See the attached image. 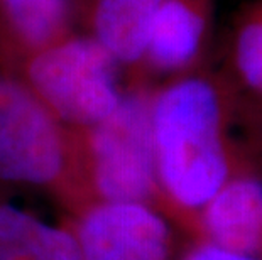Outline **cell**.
<instances>
[{"instance_id":"3","label":"cell","mask_w":262,"mask_h":260,"mask_svg":"<svg viewBox=\"0 0 262 260\" xmlns=\"http://www.w3.org/2000/svg\"><path fill=\"white\" fill-rule=\"evenodd\" d=\"M12 66L15 80L71 129L100 124L124 95L117 83L119 63L93 37L70 34Z\"/></svg>"},{"instance_id":"1","label":"cell","mask_w":262,"mask_h":260,"mask_svg":"<svg viewBox=\"0 0 262 260\" xmlns=\"http://www.w3.org/2000/svg\"><path fill=\"white\" fill-rule=\"evenodd\" d=\"M228 83L186 75L150 91L149 122L163 213L194 240L202 208L225 182L255 168L232 134L242 110Z\"/></svg>"},{"instance_id":"4","label":"cell","mask_w":262,"mask_h":260,"mask_svg":"<svg viewBox=\"0 0 262 260\" xmlns=\"http://www.w3.org/2000/svg\"><path fill=\"white\" fill-rule=\"evenodd\" d=\"M150 91L136 83L110 117L76 129L95 201L146 203L163 213L150 139Z\"/></svg>"},{"instance_id":"12","label":"cell","mask_w":262,"mask_h":260,"mask_svg":"<svg viewBox=\"0 0 262 260\" xmlns=\"http://www.w3.org/2000/svg\"><path fill=\"white\" fill-rule=\"evenodd\" d=\"M180 260H257V258L227 250V248H222L205 240H191V245L186 248Z\"/></svg>"},{"instance_id":"11","label":"cell","mask_w":262,"mask_h":260,"mask_svg":"<svg viewBox=\"0 0 262 260\" xmlns=\"http://www.w3.org/2000/svg\"><path fill=\"white\" fill-rule=\"evenodd\" d=\"M235 81L252 103H262V0H255L237 20L232 41Z\"/></svg>"},{"instance_id":"2","label":"cell","mask_w":262,"mask_h":260,"mask_svg":"<svg viewBox=\"0 0 262 260\" xmlns=\"http://www.w3.org/2000/svg\"><path fill=\"white\" fill-rule=\"evenodd\" d=\"M0 179L48 193L66 215L95 201L78 130L14 76H0Z\"/></svg>"},{"instance_id":"6","label":"cell","mask_w":262,"mask_h":260,"mask_svg":"<svg viewBox=\"0 0 262 260\" xmlns=\"http://www.w3.org/2000/svg\"><path fill=\"white\" fill-rule=\"evenodd\" d=\"M227 250L262 260V168L232 176L196 218V237Z\"/></svg>"},{"instance_id":"9","label":"cell","mask_w":262,"mask_h":260,"mask_svg":"<svg viewBox=\"0 0 262 260\" xmlns=\"http://www.w3.org/2000/svg\"><path fill=\"white\" fill-rule=\"evenodd\" d=\"M0 260H81L68 225H51L0 196Z\"/></svg>"},{"instance_id":"5","label":"cell","mask_w":262,"mask_h":260,"mask_svg":"<svg viewBox=\"0 0 262 260\" xmlns=\"http://www.w3.org/2000/svg\"><path fill=\"white\" fill-rule=\"evenodd\" d=\"M64 223L81 260H171L172 221L158 208L136 201H93Z\"/></svg>"},{"instance_id":"8","label":"cell","mask_w":262,"mask_h":260,"mask_svg":"<svg viewBox=\"0 0 262 260\" xmlns=\"http://www.w3.org/2000/svg\"><path fill=\"white\" fill-rule=\"evenodd\" d=\"M163 0H90L88 20L93 39L119 64L139 68L149 27Z\"/></svg>"},{"instance_id":"7","label":"cell","mask_w":262,"mask_h":260,"mask_svg":"<svg viewBox=\"0 0 262 260\" xmlns=\"http://www.w3.org/2000/svg\"><path fill=\"white\" fill-rule=\"evenodd\" d=\"M210 17L211 0H163L150 22L137 69L180 73L193 66L202 54Z\"/></svg>"},{"instance_id":"10","label":"cell","mask_w":262,"mask_h":260,"mask_svg":"<svg viewBox=\"0 0 262 260\" xmlns=\"http://www.w3.org/2000/svg\"><path fill=\"white\" fill-rule=\"evenodd\" d=\"M10 63L70 36L68 0H0Z\"/></svg>"},{"instance_id":"13","label":"cell","mask_w":262,"mask_h":260,"mask_svg":"<svg viewBox=\"0 0 262 260\" xmlns=\"http://www.w3.org/2000/svg\"><path fill=\"white\" fill-rule=\"evenodd\" d=\"M249 147L255 166L262 168V103L247 105Z\"/></svg>"}]
</instances>
